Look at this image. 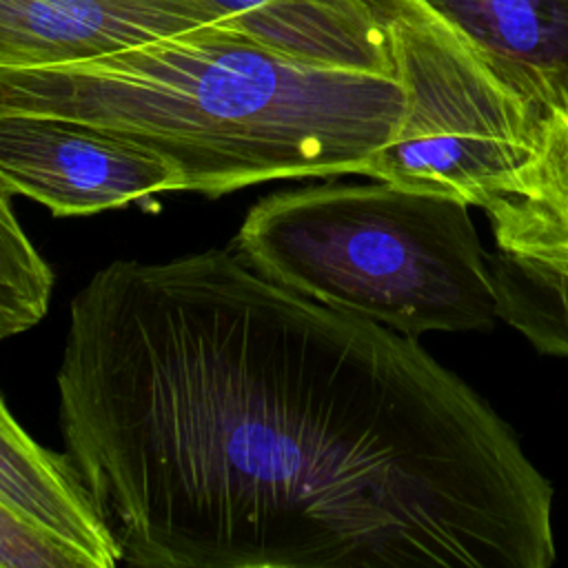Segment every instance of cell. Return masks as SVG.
Instances as JSON below:
<instances>
[{
  "label": "cell",
  "instance_id": "obj_11",
  "mask_svg": "<svg viewBox=\"0 0 568 568\" xmlns=\"http://www.w3.org/2000/svg\"><path fill=\"white\" fill-rule=\"evenodd\" d=\"M53 273L18 222L11 193L0 184V339L44 320Z\"/></svg>",
  "mask_w": 568,
  "mask_h": 568
},
{
  "label": "cell",
  "instance_id": "obj_6",
  "mask_svg": "<svg viewBox=\"0 0 568 568\" xmlns=\"http://www.w3.org/2000/svg\"><path fill=\"white\" fill-rule=\"evenodd\" d=\"M0 184L53 215H93L180 191V173L158 153L82 122L0 115Z\"/></svg>",
  "mask_w": 568,
  "mask_h": 568
},
{
  "label": "cell",
  "instance_id": "obj_9",
  "mask_svg": "<svg viewBox=\"0 0 568 568\" xmlns=\"http://www.w3.org/2000/svg\"><path fill=\"white\" fill-rule=\"evenodd\" d=\"M495 248L513 255L568 253V113L541 118L539 151L519 186L484 206Z\"/></svg>",
  "mask_w": 568,
  "mask_h": 568
},
{
  "label": "cell",
  "instance_id": "obj_4",
  "mask_svg": "<svg viewBox=\"0 0 568 568\" xmlns=\"http://www.w3.org/2000/svg\"><path fill=\"white\" fill-rule=\"evenodd\" d=\"M388 33L406 106L366 178L484 209L539 151L544 113L422 0H393Z\"/></svg>",
  "mask_w": 568,
  "mask_h": 568
},
{
  "label": "cell",
  "instance_id": "obj_12",
  "mask_svg": "<svg viewBox=\"0 0 568 568\" xmlns=\"http://www.w3.org/2000/svg\"><path fill=\"white\" fill-rule=\"evenodd\" d=\"M0 568H91L67 541L18 515L0 499Z\"/></svg>",
  "mask_w": 568,
  "mask_h": 568
},
{
  "label": "cell",
  "instance_id": "obj_7",
  "mask_svg": "<svg viewBox=\"0 0 568 568\" xmlns=\"http://www.w3.org/2000/svg\"><path fill=\"white\" fill-rule=\"evenodd\" d=\"M541 113H568V0H422Z\"/></svg>",
  "mask_w": 568,
  "mask_h": 568
},
{
  "label": "cell",
  "instance_id": "obj_1",
  "mask_svg": "<svg viewBox=\"0 0 568 568\" xmlns=\"http://www.w3.org/2000/svg\"><path fill=\"white\" fill-rule=\"evenodd\" d=\"M67 457L144 568H510L548 479L417 337L206 248L73 295Z\"/></svg>",
  "mask_w": 568,
  "mask_h": 568
},
{
  "label": "cell",
  "instance_id": "obj_8",
  "mask_svg": "<svg viewBox=\"0 0 568 568\" xmlns=\"http://www.w3.org/2000/svg\"><path fill=\"white\" fill-rule=\"evenodd\" d=\"M0 499L82 552L91 568H113L120 550L71 459L40 446L0 395Z\"/></svg>",
  "mask_w": 568,
  "mask_h": 568
},
{
  "label": "cell",
  "instance_id": "obj_10",
  "mask_svg": "<svg viewBox=\"0 0 568 568\" xmlns=\"http://www.w3.org/2000/svg\"><path fill=\"white\" fill-rule=\"evenodd\" d=\"M497 317L539 353L568 362V253H488Z\"/></svg>",
  "mask_w": 568,
  "mask_h": 568
},
{
  "label": "cell",
  "instance_id": "obj_5",
  "mask_svg": "<svg viewBox=\"0 0 568 568\" xmlns=\"http://www.w3.org/2000/svg\"><path fill=\"white\" fill-rule=\"evenodd\" d=\"M324 16L326 0H0V67L87 60L206 24L297 53Z\"/></svg>",
  "mask_w": 568,
  "mask_h": 568
},
{
  "label": "cell",
  "instance_id": "obj_2",
  "mask_svg": "<svg viewBox=\"0 0 568 568\" xmlns=\"http://www.w3.org/2000/svg\"><path fill=\"white\" fill-rule=\"evenodd\" d=\"M397 75L306 62L206 24L104 55L0 67V115L82 122L158 153L180 191L366 175L395 138Z\"/></svg>",
  "mask_w": 568,
  "mask_h": 568
},
{
  "label": "cell",
  "instance_id": "obj_3",
  "mask_svg": "<svg viewBox=\"0 0 568 568\" xmlns=\"http://www.w3.org/2000/svg\"><path fill=\"white\" fill-rule=\"evenodd\" d=\"M231 246L262 275L410 337L499 320L468 204L384 180L273 193Z\"/></svg>",
  "mask_w": 568,
  "mask_h": 568
}]
</instances>
